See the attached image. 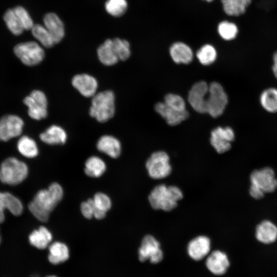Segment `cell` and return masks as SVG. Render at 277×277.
I'll return each mask as SVG.
<instances>
[{
  "mask_svg": "<svg viewBox=\"0 0 277 277\" xmlns=\"http://www.w3.org/2000/svg\"><path fill=\"white\" fill-rule=\"evenodd\" d=\"M63 196V190L61 185L53 183L47 189L41 190L35 194L28 205L29 209L38 220L47 222L50 212L61 201Z\"/></svg>",
  "mask_w": 277,
  "mask_h": 277,
  "instance_id": "obj_1",
  "label": "cell"
},
{
  "mask_svg": "<svg viewBox=\"0 0 277 277\" xmlns=\"http://www.w3.org/2000/svg\"><path fill=\"white\" fill-rule=\"evenodd\" d=\"M183 197V192L178 187L160 184L151 191L148 199L153 209L169 212L176 208Z\"/></svg>",
  "mask_w": 277,
  "mask_h": 277,
  "instance_id": "obj_2",
  "label": "cell"
},
{
  "mask_svg": "<svg viewBox=\"0 0 277 277\" xmlns=\"http://www.w3.org/2000/svg\"><path fill=\"white\" fill-rule=\"evenodd\" d=\"M114 113L115 96L112 91H104L93 96L89 109L91 116L99 122L104 123L112 118Z\"/></svg>",
  "mask_w": 277,
  "mask_h": 277,
  "instance_id": "obj_3",
  "label": "cell"
},
{
  "mask_svg": "<svg viewBox=\"0 0 277 277\" xmlns=\"http://www.w3.org/2000/svg\"><path fill=\"white\" fill-rule=\"evenodd\" d=\"M25 163L14 157L6 159L0 167V180L4 183L15 185L24 181L28 174Z\"/></svg>",
  "mask_w": 277,
  "mask_h": 277,
  "instance_id": "obj_4",
  "label": "cell"
},
{
  "mask_svg": "<svg viewBox=\"0 0 277 277\" xmlns=\"http://www.w3.org/2000/svg\"><path fill=\"white\" fill-rule=\"evenodd\" d=\"M227 93L222 86L216 82L209 85L207 98V113L214 118L221 115L228 104Z\"/></svg>",
  "mask_w": 277,
  "mask_h": 277,
  "instance_id": "obj_5",
  "label": "cell"
},
{
  "mask_svg": "<svg viewBox=\"0 0 277 277\" xmlns=\"http://www.w3.org/2000/svg\"><path fill=\"white\" fill-rule=\"evenodd\" d=\"M146 168L149 176L152 179L166 178L172 171L169 155L164 151L153 152L146 161Z\"/></svg>",
  "mask_w": 277,
  "mask_h": 277,
  "instance_id": "obj_6",
  "label": "cell"
},
{
  "mask_svg": "<svg viewBox=\"0 0 277 277\" xmlns=\"http://www.w3.org/2000/svg\"><path fill=\"white\" fill-rule=\"evenodd\" d=\"M14 52L24 64L28 66L38 64L45 57L43 48L33 41L17 44L14 48Z\"/></svg>",
  "mask_w": 277,
  "mask_h": 277,
  "instance_id": "obj_7",
  "label": "cell"
},
{
  "mask_svg": "<svg viewBox=\"0 0 277 277\" xmlns=\"http://www.w3.org/2000/svg\"><path fill=\"white\" fill-rule=\"evenodd\" d=\"M250 184L265 194L272 193L277 189V179L273 169L265 167L253 170L250 175Z\"/></svg>",
  "mask_w": 277,
  "mask_h": 277,
  "instance_id": "obj_8",
  "label": "cell"
},
{
  "mask_svg": "<svg viewBox=\"0 0 277 277\" xmlns=\"http://www.w3.org/2000/svg\"><path fill=\"white\" fill-rule=\"evenodd\" d=\"M138 260L141 262L149 261L157 264L163 259L160 242L152 235L147 234L143 238L138 250Z\"/></svg>",
  "mask_w": 277,
  "mask_h": 277,
  "instance_id": "obj_9",
  "label": "cell"
},
{
  "mask_svg": "<svg viewBox=\"0 0 277 277\" xmlns=\"http://www.w3.org/2000/svg\"><path fill=\"white\" fill-rule=\"evenodd\" d=\"M23 102L28 107V114L32 118L40 120L47 116V98L42 91H32L29 95L24 98Z\"/></svg>",
  "mask_w": 277,
  "mask_h": 277,
  "instance_id": "obj_10",
  "label": "cell"
},
{
  "mask_svg": "<svg viewBox=\"0 0 277 277\" xmlns=\"http://www.w3.org/2000/svg\"><path fill=\"white\" fill-rule=\"evenodd\" d=\"M234 138V132L231 127H217L211 131L210 142L217 153L222 154L231 149Z\"/></svg>",
  "mask_w": 277,
  "mask_h": 277,
  "instance_id": "obj_11",
  "label": "cell"
},
{
  "mask_svg": "<svg viewBox=\"0 0 277 277\" xmlns=\"http://www.w3.org/2000/svg\"><path fill=\"white\" fill-rule=\"evenodd\" d=\"M209 85L203 81L195 83L188 92V101L196 112L207 113L206 103Z\"/></svg>",
  "mask_w": 277,
  "mask_h": 277,
  "instance_id": "obj_12",
  "label": "cell"
},
{
  "mask_svg": "<svg viewBox=\"0 0 277 277\" xmlns=\"http://www.w3.org/2000/svg\"><path fill=\"white\" fill-rule=\"evenodd\" d=\"M24 126L23 120L17 115H6L0 119V141L6 142L19 136Z\"/></svg>",
  "mask_w": 277,
  "mask_h": 277,
  "instance_id": "obj_13",
  "label": "cell"
},
{
  "mask_svg": "<svg viewBox=\"0 0 277 277\" xmlns=\"http://www.w3.org/2000/svg\"><path fill=\"white\" fill-rule=\"evenodd\" d=\"M207 269L213 274H224L230 266V262L227 254L221 250H216L211 252L206 260Z\"/></svg>",
  "mask_w": 277,
  "mask_h": 277,
  "instance_id": "obj_14",
  "label": "cell"
},
{
  "mask_svg": "<svg viewBox=\"0 0 277 277\" xmlns=\"http://www.w3.org/2000/svg\"><path fill=\"white\" fill-rule=\"evenodd\" d=\"M211 249V241L205 235H199L192 239L187 245V253L194 261H200L208 255Z\"/></svg>",
  "mask_w": 277,
  "mask_h": 277,
  "instance_id": "obj_15",
  "label": "cell"
},
{
  "mask_svg": "<svg viewBox=\"0 0 277 277\" xmlns=\"http://www.w3.org/2000/svg\"><path fill=\"white\" fill-rule=\"evenodd\" d=\"M72 84L82 95L87 97H93L98 87L96 80L86 73L75 75L72 78Z\"/></svg>",
  "mask_w": 277,
  "mask_h": 277,
  "instance_id": "obj_16",
  "label": "cell"
},
{
  "mask_svg": "<svg viewBox=\"0 0 277 277\" xmlns=\"http://www.w3.org/2000/svg\"><path fill=\"white\" fill-rule=\"evenodd\" d=\"M255 236L263 244H272L277 240V226L269 220H263L255 227Z\"/></svg>",
  "mask_w": 277,
  "mask_h": 277,
  "instance_id": "obj_17",
  "label": "cell"
},
{
  "mask_svg": "<svg viewBox=\"0 0 277 277\" xmlns=\"http://www.w3.org/2000/svg\"><path fill=\"white\" fill-rule=\"evenodd\" d=\"M155 110L170 126H175L186 120L189 116L187 110L180 112L174 110L163 102H158L154 106Z\"/></svg>",
  "mask_w": 277,
  "mask_h": 277,
  "instance_id": "obj_18",
  "label": "cell"
},
{
  "mask_svg": "<svg viewBox=\"0 0 277 277\" xmlns=\"http://www.w3.org/2000/svg\"><path fill=\"white\" fill-rule=\"evenodd\" d=\"M5 209L14 215H19L23 212V206L21 201L12 194L0 192V223L5 220Z\"/></svg>",
  "mask_w": 277,
  "mask_h": 277,
  "instance_id": "obj_19",
  "label": "cell"
},
{
  "mask_svg": "<svg viewBox=\"0 0 277 277\" xmlns=\"http://www.w3.org/2000/svg\"><path fill=\"white\" fill-rule=\"evenodd\" d=\"M44 23L55 44L60 43L65 35L64 26L61 19L56 14L48 13L44 17Z\"/></svg>",
  "mask_w": 277,
  "mask_h": 277,
  "instance_id": "obj_20",
  "label": "cell"
},
{
  "mask_svg": "<svg viewBox=\"0 0 277 277\" xmlns=\"http://www.w3.org/2000/svg\"><path fill=\"white\" fill-rule=\"evenodd\" d=\"M169 53L173 61L178 64H188L193 58V53L191 48L183 42L173 44L169 49Z\"/></svg>",
  "mask_w": 277,
  "mask_h": 277,
  "instance_id": "obj_21",
  "label": "cell"
},
{
  "mask_svg": "<svg viewBox=\"0 0 277 277\" xmlns=\"http://www.w3.org/2000/svg\"><path fill=\"white\" fill-rule=\"evenodd\" d=\"M97 149L112 158H117L121 152V144L115 137L105 135L101 136L97 142Z\"/></svg>",
  "mask_w": 277,
  "mask_h": 277,
  "instance_id": "obj_22",
  "label": "cell"
},
{
  "mask_svg": "<svg viewBox=\"0 0 277 277\" xmlns=\"http://www.w3.org/2000/svg\"><path fill=\"white\" fill-rule=\"evenodd\" d=\"M48 260L50 263L57 265L67 261L70 256L68 246L64 243L55 242L48 247Z\"/></svg>",
  "mask_w": 277,
  "mask_h": 277,
  "instance_id": "obj_23",
  "label": "cell"
},
{
  "mask_svg": "<svg viewBox=\"0 0 277 277\" xmlns=\"http://www.w3.org/2000/svg\"><path fill=\"white\" fill-rule=\"evenodd\" d=\"M39 137L42 141L49 145L63 144L67 140L65 130L57 125H52L42 133Z\"/></svg>",
  "mask_w": 277,
  "mask_h": 277,
  "instance_id": "obj_24",
  "label": "cell"
},
{
  "mask_svg": "<svg viewBox=\"0 0 277 277\" xmlns=\"http://www.w3.org/2000/svg\"><path fill=\"white\" fill-rule=\"evenodd\" d=\"M28 239L31 245L38 249L43 250L49 247L52 236L47 228L41 226L30 234Z\"/></svg>",
  "mask_w": 277,
  "mask_h": 277,
  "instance_id": "obj_25",
  "label": "cell"
},
{
  "mask_svg": "<svg viewBox=\"0 0 277 277\" xmlns=\"http://www.w3.org/2000/svg\"><path fill=\"white\" fill-rule=\"evenodd\" d=\"M97 53L100 62L106 66L113 65L119 61L114 50L112 39L106 40L97 48Z\"/></svg>",
  "mask_w": 277,
  "mask_h": 277,
  "instance_id": "obj_26",
  "label": "cell"
},
{
  "mask_svg": "<svg viewBox=\"0 0 277 277\" xmlns=\"http://www.w3.org/2000/svg\"><path fill=\"white\" fill-rule=\"evenodd\" d=\"M221 2L226 14L238 16L245 12L251 0H221Z\"/></svg>",
  "mask_w": 277,
  "mask_h": 277,
  "instance_id": "obj_27",
  "label": "cell"
},
{
  "mask_svg": "<svg viewBox=\"0 0 277 277\" xmlns=\"http://www.w3.org/2000/svg\"><path fill=\"white\" fill-rule=\"evenodd\" d=\"M92 200L94 206L93 217L98 220L104 218L106 212L111 206L110 198L103 193L98 192L94 195Z\"/></svg>",
  "mask_w": 277,
  "mask_h": 277,
  "instance_id": "obj_28",
  "label": "cell"
},
{
  "mask_svg": "<svg viewBox=\"0 0 277 277\" xmlns=\"http://www.w3.org/2000/svg\"><path fill=\"white\" fill-rule=\"evenodd\" d=\"M260 103L263 108L271 113L277 112V89L269 88L261 94Z\"/></svg>",
  "mask_w": 277,
  "mask_h": 277,
  "instance_id": "obj_29",
  "label": "cell"
},
{
  "mask_svg": "<svg viewBox=\"0 0 277 277\" xmlns=\"http://www.w3.org/2000/svg\"><path fill=\"white\" fill-rule=\"evenodd\" d=\"M106 169L105 162L97 156H91L85 163V172L90 177L101 176L105 172Z\"/></svg>",
  "mask_w": 277,
  "mask_h": 277,
  "instance_id": "obj_30",
  "label": "cell"
},
{
  "mask_svg": "<svg viewBox=\"0 0 277 277\" xmlns=\"http://www.w3.org/2000/svg\"><path fill=\"white\" fill-rule=\"evenodd\" d=\"M17 147L19 152L26 157H34L38 154V150L36 143L32 138L27 136H22L19 139Z\"/></svg>",
  "mask_w": 277,
  "mask_h": 277,
  "instance_id": "obj_31",
  "label": "cell"
},
{
  "mask_svg": "<svg viewBox=\"0 0 277 277\" xmlns=\"http://www.w3.org/2000/svg\"><path fill=\"white\" fill-rule=\"evenodd\" d=\"M196 56L202 65L208 66L212 64L216 60L217 52L212 45L206 44L197 50Z\"/></svg>",
  "mask_w": 277,
  "mask_h": 277,
  "instance_id": "obj_32",
  "label": "cell"
},
{
  "mask_svg": "<svg viewBox=\"0 0 277 277\" xmlns=\"http://www.w3.org/2000/svg\"><path fill=\"white\" fill-rule=\"evenodd\" d=\"M4 20L9 30L13 34L18 35L24 30L13 9L6 11L4 15Z\"/></svg>",
  "mask_w": 277,
  "mask_h": 277,
  "instance_id": "obj_33",
  "label": "cell"
},
{
  "mask_svg": "<svg viewBox=\"0 0 277 277\" xmlns=\"http://www.w3.org/2000/svg\"><path fill=\"white\" fill-rule=\"evenodd\" d=\"M34 37L46 48H51L55 44L47 29L39 24L34 25L31 29Z\"/></svg>",
  "mask_w": 277,
  "mask_h": 277,
  "instance_id": "obj_34",
  "label": "cell"
},
{
  "mask_svg": "<svg viewBox=\"0 0 277 277\" xmlns=\"http://www.w3.org/2000/svg\"><path fill=\"white\" fill-rule=\"evenodd\" d=\"M217 32L224 40L231 41L234 39L238 33V28L233 23L222 21L218 25Z\"/></svg>",
  "mask_w": 277,
  "mask_h": 277,
  "instance_id": "obj_35",
  "label": "cell"
},
{
  "mask_svg": "<svg viewBox=\"0 0 277 277\" xmlns=\"http://www.w3.org/2000/svg\"><path fill=\"white\" fill-rule=\"evenodd\" d=\"M127 7L126 0H108L105 4L106 11L115 17L122 16L126 12Z\"/></svg>",
  "mask_w": 277,
  "mask_h": 277,
  "instance_id": "obj_36",
  "label": "cell"
},
{
  "mask_svg": "<svg viewBox=\"0 0 277 277\" xmlns=\"http://www.w3.org/2000/svg\"><path fill=\"white\" fill-rule=\"evenodd\" d=\"M112 41L114 50L118 60L121 61L127 60L131 54L129 43L125 39L119 38H115Z\"/></svg>",
  "mask_w": 277,
  "mask_h": 277,
  "instance_id": "obj_37",
  "label": "cell"
},
{
  "mask_svg": "<svg viewBox=\"0 0 277 277\" xmlns=\"http://www.w3.org/2000/svg\"><path fill=\"white\" fill-rule=\"evenodd\" d=\"M164 102L170 108L180 112L186 110V103L180 95L173 93H169L165 95Z\"/></svg>",
  "mask_w": 277,
  "mask_h": 277,
  "instance_id": "obj_38",
  "label": "cell"
},
{
  "mask_svg": "<svg viewBox=\"0 0 277 277\" xmlns=\"http://www.w3.org/2000/svg\"><path fill=\"white\" fill-rule=\"evenodd\" d=\"M24 30H31L34 25L28 12L21 6L13 8Z\"/></svg>",
  "mask_w": 277,
  "mask_h": 277,
  "instance_id": "obj_39",
  "label": "cell"
},
{
  "mask_svg": "<svg viewBox=\"0 0 277 277\" xmlns=\"http://www.w3.org/2000/svg\"><path fill=\"white\" fill-rule=\"evenodd\" d=\"M81 210L84 216L88 219L93 216L94 206L92 199L83 202L81 205Z\"/></svg>",
  "mask_w": 277,
  "mask_h": 277,
  "instance_id": "obj_40",
  "label": "cell"
},
{
  "mask_svg": "<svg viewBox=\"0 0 277 277\" xmlns=\"http://www.w3.org/2000/svg\"><path fill=\"white\" fill-rule=\"evenodd\" d=\"M249 193L251 197L256 200L262 199L265 195L262 190L251 184L249 186Z\"/></svg>",
  "mask_w": 277,
  "mask_h": 277,
  "instance_id": "obj_41",
  "label": "cell"
},
{
  "mask_svg": "<svg viewBox=\"0 0 277 277\" xmlns=\"http://www.w3.org/2000/svg\"><path fill=\"white\" fill-rule=\"evenodd\" d=\"M273 61L272 71L275 77L277 79V51L273 54Z\"/></svg>",
  "mask_w": 277,
  "mask_h": 277,
  "instance_id": "obj_42",
  "label": "cell"
},
{
  "mask_svg": "<svg viewBox=\"0 0 277 277\" xmlns=\"http://www.w3.org/2000/svg\"><path fill=\"white\" fill-rule=\"evenodd\" d=\"M45 277H57V276L55 275H47Z\"/></svg>",
  "mask_w": 277,
  "mask_h": 277,
  "instance_id": "obj_43",
  "label": "cell"
},
{
  "mask_svg": "<svg viewBox=\"0 0 277 277\" xmlns=\"http://www.w3.org/2000/svg\"><path fill=\"white\" fill-rule=\"evenodd\" d=\"M204 1H206L208 2H210L213 1V0H204Z\"/></svg>",
  "mask_w": 277,
  "mask_h": 277,
  "instance_id": "obj_44",
  "label": "cell"
},
{
  "mask_svg": "<svg viewBox=\"0 0 277 277\" xmlns=\"http://www.w3.org/2000/svg\"><path fill=\"white\" fill-rule=\"evenodd\" d=\"M1 243V235H0V244Z\"/></svg>",
  "mask_w": 277,
  "mask_h": 277,
  "instance_id": "obj_45",
  "label": "cell"
}]
</instances>
